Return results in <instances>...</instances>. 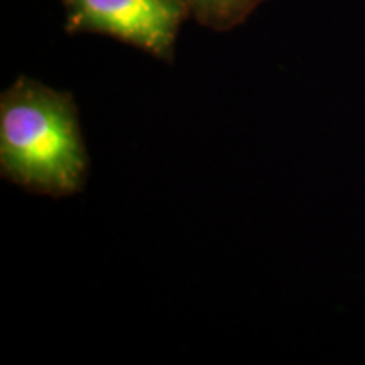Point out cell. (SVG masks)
<instances>
[{"mask_svg": "<svg viewBox=\"0 0 365 365\" xmlns=\"http://www.w3.org/2000/svg\"><path fill=\"white\" fill-rule=\"evenodd\" d=\"M90 159L70 91L21 75L0 95V175L34 195L83 191Z\"/></svg>", "mask_w": 365, "mask_h": 365, "instance_id": "6da1fadb", "label": "cell"}, {"mask_svg": "<svg viewBox=\"0 0 365 365\" xmlns=\"http://www.w3.org/2000/svg\"><path fill=\"white\" fill-rule=\"evenodd\" d=\"M68 34H98L129 44L164 63L175 61L181 26L190 19L182 0H59Z\"/></svg>", "mask_w": 365, "mask_h": 365, "instance_id": "7a4b0ae2", "label": "cell"}, {"mask_svg": "<svg viewBox=\"0 0 365 365\" xmlns=\"http://www.w3.org/2000/svg\"><path fill=\"white\" fill-rule=\"evenodd\" d=\"M266 0H182L196 24L227 33L240 26Z\"/></svg>", "mask_w": 365, "mask_h": 365, "instance_id": "3957f363", "label": "cell"}]
</instances>
